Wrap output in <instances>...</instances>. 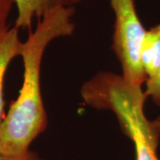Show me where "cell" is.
<instances>
[{"label":"cell","mask_w":160,"mask_h":160,"mask_svg":"<svg viewBox=\"0 0 160 160\" xmlns=\"http://www.w3.org/2000/svg\"><path fill=\"white\" fill-rule=\"evenodd\" d=\"M0 160H42V158L36 152L29 150V153L23 158H12L0 155Z\"/></svg>","instance_id":"9c48e42d"},{"label":"cell","mask_w":160,"mask_h":160,"mask_svg":"<svg viewBox=\"0 0 160 160\" xmlns=\"http://www.w3.org/2000/svg\"><path fill=\"white\" fill-rule=\"evenodd\" d=\"M144 92L147 97H150L153 102L160 106V70L155 77L147 79Z\"/></svg>","instance_id":"52a82bcc"},{"label":"cell","mask_w":160,"mask_h":160,"mask_svg":"<svg viewBox=\"0 0 160 160\" xmlns=\"http://www.w3.org/2000/svg\"><path fill=\"white\" fill-rule=\"evenodd\" d=\"M17 6L18 15L14 27L31 30L34 19L39 20L52 8L74 7L84 0H12Z\"/></svg>","instance_id":"277c9868"},{"label":"cell","mask_w":160,"mask_h":160,"mask_svg":"<svg viewBox=\"0 0 160 160\" xmlns=\"http://www.w3.org/2000/svg\"><path fill=\"white\" fill-rule=\"evenodd\" d=\"M141 61L147 79L160 70V23L146 31L143 39Z\"/></svg>","instance_id":"8992f818"},{"label":"cell","mask_w":160,"mask_h":160,"mask_svg":"<svg viewBox=\"0 0 160 160\" xmlns=\"http://www.w3.org/2000/svg\"><path fill=\"white\" fill-rule=\"evenodd\" d=\"M114 12L112 50L122 69V77L128 84L142 86L146 83L141 52L146 29L138 17L134 0H109Z\"/></svg>","instance_id":"3957f363"},{"label":"cell","mask_w":160,"mask_h":160,"mask_svg":"<svg viewBox=\"0 0 160 160\" xmlns=\"http://www.w3.org/2000/svg\"><path fill=\"white\" fill-rule=\"evenodd\" d=\"M81 95L92 108L114 113L120 128L133 143L135 160H160V117L153 120L146 117L147 96L142 86H132L120 75L101 71L83 85Z\"/></svg>","instance_id":"7a4b0ae2"},{"label":"cell","mask_w":160,"mask_h":160,"mask_svg":"<svg viewBox=\"0 0 160 160\" xmlns=\"http://www.w3.org/2000/svg\"><path fill=\"white\" fill-rule=\"evenodd\" d=\"M74 12L75 7L63 6L46 12L23 42L21 53L24 66L22 86L0 124V155L25 157L32 142L47 127L40 88L41 62L46 48L52 40L73 34Z\"/></svg>","instance_id":"6da1fadb"},{"label":"cell","mask_w":160,"mask_h":160,"mask_svg":"<svg viewBox=\"0 0 160 160\" xmlns=\"http://www.w3.org/2000/svg\"><path fill=\"white\" fill-rule=\"evenodd\" d=\"M12 5V0H0V30L7 27L6 22Z\"/></svg>","instance_id":"ba28073f"},{"label":"cell","mask_w":160,"mask_h":160,"mask_svg":"<svg viewBox=\"0 0 160 160\" xmlns=\"http://www.w3.org/2000/svg\"><path fill=\"white\" fill-rule=\"evenodd\" d=\"M23 42L19 38V29L8 26L0 30V124L4 119V96L3 84L6 69L17 56H21Z\"/></svg>","instance_id":"5b68a950"}]
</instances>
